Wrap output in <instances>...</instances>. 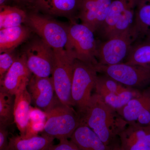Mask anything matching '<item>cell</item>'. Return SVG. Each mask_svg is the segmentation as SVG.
I'll return each instance as SVG.
<instances>
[{"instance_id": "obj_1", "label": "cell", "mask_w": 150, "mask_h": 150, "mask_svg": "<svg viewBox=\"0 0 150 150\" xmlns=\"http://www.w3.org/2000/svg\"><path fill=\"white\" fill-rule=\"evenodd\" d=\"M77 113L80 123L87 125L105 144L115 149L113 144L128 123L117 110L106 104L102 97L96 93L92 96L88 105Z\"/></svg>"}, {"instance_id": "obj_2", "label": "cell", "mask_w": 150, "mask_h": 150, "mask_svg": "<svg viewBox=\"0 0 150 150\" xmlns=\"http://www.w3.org/2000/svg\"><path fill=\"white\" fill-rule=\"evenodd\" d=\"M94 34L85 25L70 23L65 50L75 59L94 67L98 64L96 59L97 41Z\"/></svg>"}, {"instance_id": "obj_3", "label": "cell", "mask_w": 150, "mask_h": 150, "mask_svg": "<svg viewBox=\"0 0 150 150\" xmlns=\"http://www.w3.org/2000/svg\"><path fill=\"white\" fill-rule=\"evenodd\" d=\"M35 11L27 14L25 22L30 30L53 49H65L69 24Z\"/></svg>"}, {"instance_id": "obj_4", "label": "cell", "mask_w": 150, "mask_h": 150, "mask_svg": "<svg viewBox=\"0 0 150 150\" xmlns=\"http://www.w3.org/2000/svg\"><path fill=\"white\" fill-rule=\"evenodd\" d=\"M54 62L51 77L55 93L62 104L73 107L71 90L76 59L65 49H54Z\"/></svg>"}, {"instance_id": "obj_5", "label": "cell", "mask_w": 150, "mask_h": 150, "mask_svg": "<svg viewBox=\"0 0 150 150\" xmlns=\"http://www.w3.org/2000/svg\"><path fill=\"white\" fill-rule=\"evenodd\" d=\"M46 112L43 134L54 139L70 138L80 123L79 116L72 107L62 104L58 99Z\"/></svg>"}, {"instance_id": "obj_6", "label": "cell", "mask_w": 150, "mask_h": 150, "mask_svg": "<svg viewBox=\"0 0 150 150\" xmlns=\"http://www.w3.org/2000/svg\"><path fill=\"white\" fill-rule=\"evenodd\" d=\"M97 73L93 65L75 60L71 95L73 106L78 108V112L84 110L90 102Z\"/></svg>"}, {"instance_id": "obj_7", "label": "cell", "mask_w": 150, "mask_h": 150, "mask_svg": "<svg viewBox=\"0 0 150 150\" xmlns=\"http://www.w3.org/2000/svg\"><path fill=\"white\" fill-rule=\"evenodd\" d=\"M101 73L118 82L133 88L146 87L150 84V68L122 62L112 65L98 64L94 66Z\"/></svg>"}, {"instance_id": "obj_8", "label": "cell", "mask_w": 150, "mask_h": 150, "mask_svg": "<svg viewBox=\"0 0 150 150\" xmlns=\"http://www.w3.org/2000/svg\"><path fill=\"white\" fill-rule=\"evenodd\" d=\"M104 41H97V60L99 64L112 65L123 62L136 38L131 28Z\"/></svg>"}, {"instance_id": "obj_9", "label": "cell", "mask_w": 150, "mask_h": 150, "mask_svg": "<svg viewBox=\"0 0 150 150\" xmlns=\"http://www.w3.org/2000/svg\"><path fill=\"white\" fill-rule=\"evenodd\" d=\"M23 54L28 69L33 75L40 77H50L54 62V51L40 37L28 43Z\"/></svg>"}, {"instance_id": "obj_10", "label": "cell", "mask_w": 150, "mask_h": 150, "mask_svg": "<svg viewBox=\"0 0 150 150\" xmlns=\"http://www.w3.org/2000/svg\"><path fill=\"white\" fill-rule=\"evenodd\" d=\"M83 0H35L32 8L51 16L64 17L76 22Z\"/></svg>"}, {"instance_id": "obj_11", "label": "cell", "mask_w": 150, "mask_h": 150, "mask_svg": "<svg viewBox=\"0 0 150 150\" xmlns=\"http://www.w3.org/2000/svg\"><path fill=\"white\" fill-rule=\"evenodd\" d=\"M27 88L37 107L45 112L53 106L57 99L52 78L40 77L33 74Z\"/></svg>"}, {"instance_id": "obj_12", "label": "cell", "mask_w": 150, "mask_h": 150, "mask_svg": "<svg viewBox=\"0 0 150 150\" xmlns=\"http://www.w3.org/2000/svg\"><path fill=\"white\" fill-rule=\"evenodd\" d=\"M120 150H150V125L128 122L120 132Z\"/></svg>"}, {"instance_id": "obj_13", "label": "cell", "mask_w": 150, "mask_h": 150, "mask_svg": "<svg viewBox=\"0 0 150 150\" xmlns=\"http://www.w3.org/2000/svg\"><path fill=\"white\" fill-rule=\"evenodd\" d=\"M112 1L83 0L78 19L96 33L105 19Z\"/></svg>"}, {"instance_id": "obj_14", "label": "cell", "mask_w": 150, "mask_h": 150, "mask_svg": "<svg viewBox=\"0 0 150 150\" xmlns=\"http://www.w3.org/2000/svg\"><path fill=\"white\" fill-rule=\"evenodd\" d=\"M32 74L23 54L16 58L7 73L3 83L4 90L15 96L27 88Z\"/></svg>"}, {"instance_id": "obj_15", "label": "cell", "mask_w": 150, "mask_h": 150, "mask_svg": "<svg viewBox=\"0 0 150 150\" xmlns=\"http://www.w3.org/2000/svg\"><path fill=\"white\" fill-rule=\"evenodd\" d=\"M70 139L79 150L112 149L110 147L105 144L96 133L83 123H80Z\"/></svg>"}, {"instance_id": "obj_16", "label": "cell", "mask_w": 150, "mask_h": 150, "mask_svg": "<svg viewBox=\"0 0 150 150\" xmlns=\"http://www.w3.org/2000/svg\"><path fill=\"white\" fill-rule=\"evenodd\" d=\"M31 102V96L27 88L15 95L14 122L20 131V135L22 137L25 136L28 123L29 121V113Z\"/></svg>"}, {"instance_id": "obj_17", "label": "cell", "mask_w": 150, "mask_h": 150, "mask_svg": "<svg viewBox=\"0 0 150 150\" xmlns=\"http://www.w3.org/2000/svg\"><path fill=\"white\" fill-rule=\"evenodd\" d=\"M131 29L136 41L150 37V0H137L134 23Z\"/></svg>"}, {"instance_id": "obj_18", "label": "cell", "mask_w": 150, "mask_h": 150, "mask_svg": "<svg viewBox=\"0 0 150 150\" xmlns=\"http://www.w3.org/2000/svg\"><path fill=\"white\" fill-rule=\"evenodd\" d=\"M30 33V28L23 25L0 30V54L13 51L27 40Z\"/></svg>"}, {"instance_id": "obj_19", "label": "cell", "mask_w": 150, "mask_h": 150, "mask_svg": "<svg viewBox=\"0 0 150 150\" xmlns=\"http://www.w3.org/2000/svg\"><path fill=\"white\" fill-rule=\"evenodd\" d=\"M133 0H112L104 22L96 32L103 40H107L120 20L124 11Z\"/></svg>"}, {"instance_id": "obj_20", "label": "cell", "mask_w": 150, "mask_h": 150, "mask_svg": "<svg viewBox=\"0 0 150 150\" xmlns=\"http://www.w3.org/2000/svg\"><path fill=\"white\" fill-rule=\"evenodd\" d=\"M54 139L43 134L41 137L25 138L21 136H13L9 139L6 150H48L53 144Z\"/></svg>"}, {"instance_id": "obj_21", "label": "cell", "mask_w": 150, "mask_h": 150, "mask_svg": "<svg viewBox=\"0 0 150 150\" xmlns=\"http://www.w3.org/2000/svg\"><path fill=\"white\" fill-rule=\"evenodd\" d=\"M124 63L150 68V37L134 42Z\"/></svg>"}, {"instance_id": "obj_22", "label": "cell", "mask_w": 150, "mask_h": 150, "mask_svg": "<svg viewBox=\"0 0 150 150\" xmlns=\"http://www.w3.org/2000/svg\"><path fill=\"white\" fill-rule=\"evenodd\" d=\"M150 100V86L142 91L139 96L131 100L117 111L127 122H137L140 113Z\"/></svg>"}, {"instance_id": "obj_23", "label": "cell", "mask_w": 150, "mask_h": 150, "mask_svg": "<svg viewBox=\"0 0 150 150\" xmlns=\"http://www.w3.org/2000/svg\"><path fill=\"white\" fill-rule=\"evenodd\" d=\"M95 88L96 93L102 97L104 102L116 110L121 109L134 98L139 96L142 92L138 89L130 87L121 93L116 94L100 88Z\"/></svg>"}, {"instance_id": "obj_24", "label": "cell", "mask_w": 150, "mask_h": 150, "mask_svg": "<svg viewBox=\"0 0 150 150\" xmlns=\"http://www.w3.org/2000/svg\"><path fill=\"white\" fill-rule=\"evenodd\" d=\"M27 15L25 11L17 7L0 6V30L22 25Z\"/></svg>"}, {"instance_id": "obj_25", "label": "cell", "mask_w": 150, "mask_h": 150, "mask_svg": "<svg viewBox=\"0 0 150 150\" xmlns=\"http://www.w3.org/2000/svg\"><path fill=\"white\" fill-rule=\"evenodd\" d=\"M15 96L0 90V126L6 127L13 123Z\"/></svg>"}, {"instance_id": "obj_26", "label": "cell", "mask_w": 150, "mask_h": 150, "mask_svg": "<svg viewBox=\"0 0 150 150\" xmlns=\"http://www.w3.org/2000/svg\"><path fill=\"white\" fill-rule=\"evenodd\" d=\"M104 75L101 76H98L95 87L105 89L110 92L116 94L121 93L130 88L129 87H125L121 84L106 75Z\"/></svg>"}, {"instance_id": "obj_27", "label": "cell", "mask_w": 150, "mask_h": 150, "mask_svg": "<svg viewBox=\"0 0 150 150\" xmlns=\"http://www.w3.org/2000/svg\"><path fill=\"white\" fill-rule=\"evenodd\" d=\"M16 58L11 52L0 54V90H4L3 83L7 73Z\"/></svg>"}, {"instance_id": "obj_28", "label": "cell", "mask_w": 150, "mask_h": 150, "mask_svg": "<svg viewBox=\"0 0 150 150\" xmlns=\"http://www.w3.org/2000/svg\"><path fill=\"white\" fill-rule=\"evenodd\" d=\"M45 123L46 121L33 122L29 121L26 127L25 134L23 137L30 138L37 136L38 133L44 131Z\"/></svg>"}, {"instance_id": "obj_29", "label": "cell", "mask_w": 150, "mask_h": 150, "mask_svg": "<svg viewBox=\"0 0 150 150\" xmlns=\"http://www.w3.org/2000/svg\"><path fill=\"white\" fill-rule=\"evenodd\" d=\"M59 144L52 145L48 150H79L77 146L68 139H59Z\"/></svg>"}, {"instance_id": "obj_30", "label": "cell", "mask_w": 150, "mask_h": 150, "mask_svg": "<svg viewBox=\"0 0 150 150\" xmlns=\"http://www.w3.org/2000/svg\"><path fill=\"white\" fill-rule=\"evenodd\" d=\"M46 112L38 107H33L30 106L29 113V121L33 122L46 121Z\"/></svg>"}, {"instance_id": "obj_31", "label": "cell", "mask_w": 150, "mask_h": 150, "mask_svg": "<svg viewBox=\"0 0 150 150\" xmlns=\"http://www.w3.org/2000/svg\"><path fill=\"white\" fill-rule=\"evenodd\" d=\"M8 133L5 127L0 126V150L6 149L8 144Z\"/></svg>"}, {"instance_id": "obj_32", "label": "cell", "mask_w": 150, "mask_h": 150, "mask_svg": "<svg viewBox=\"0 0 150 150\" xmlns=\"http://www.w3.org/2000/svg\"><path fill=\"white\" fill-rule=\"evenodd\" d=\"M16 1L22 5L26 6L32 7L35 0H15Z\"/></svg>"}, {"instance_id": "obj_33", "label": "cell", "mask_w": 150, "mask_h": 150, "mask_svg": "<svg viewBox=\"0 0 150 150\" xmlns=\"http://www.w3.org/2000/svg\"><path fill=\"white\" fill-rule=\"evenodd\" d=\"M8 0H0V6L5 5Z\"/></svg>"}, {"instance_id": "obj_34", "label": "cell", "mask_w": 150, "mask_h": 150, "mask_svg": "<svg viewBox=\"0 0 150 150\" xmlns=\"http://www.w3.org/2000/svg\"></svg>"}]
</instances>
